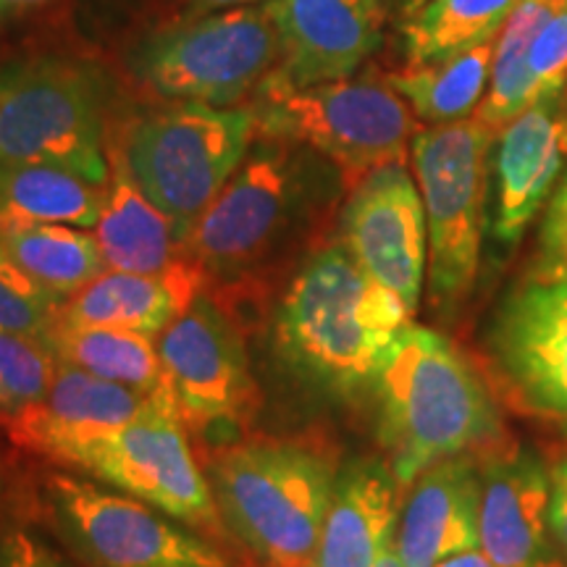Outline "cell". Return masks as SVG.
Instances as JSON below:
<instances>
[{
  "instance_id": "obj_1",
  "label": "cell",
  "mask_w": 567,
  "mask_h": 567,
  "mask_svg": "<svg viewBox=\"0 0 567 567\" xmlns=\"http://www.w3.org/2000/svg\"><path fill=\"white\" fill-rule=\"evenodd\" d=\"M413 310L363 268L342 243L318 247L284 289L271 347L289 379L323 400L373 394Z\"/></svg>"
},
{
  "instance_id": "obj_2",
  "label": "cell",
  "mask_w": 567,
  "mask_h": 567,
  "mask_svg": "<svg viewBox=\"0 0 567 567\" xmlns=\"http://www.w3.org/2000/svg\"><path fill=\"white\" fill-rule=\"evenodd\" d=\"M375 434L396 484L452 457L502 450L499 410L471 360L434 329L410 323L375 384Z\"/></svg>"
},
{
  "instance_id": "obj_3",
  "label": "cell",
  "mask_w": 567,
  "mask_h": 567,
  "mask_svg": "<svg viewBox=\"0 0 567 567\" xmlns=\"http://www.w3.org/2000/svg\"><path fill=\"white\" fill-rule=\"evenodd\" d=\"M342 174L292 140L255 137L243 166L189 239L205 281L243 284L300 243Z\"/></svg>"
},
{
  "instance_id": "obj_4",
  "label": "cell",
  "mask_w": 567,
  "mask_h": 567,
  "mask_svg": "<svg viewBox=\"0 0 567 567\" xmlns=\"http://www.w3.org/2000/svg\"><path fill=\"white\" fill-rule=\"evenodd\" d=\"M337 471L313 444L260 439L213 452L205 478L226 534L271 567H310Z\"/></svg>"
},
{
  "instance_id": "obj_5",
  "label": "cell",
  "mask_w": 567,
  "mask_h": 567,
  "mask_svg": "<svg viewBox=\"0 0 567 567\" xmlns=\"http://www.w3.org/2000/svg\"><path fill=\"white\" fill-rule=\"evenodd\" d=\"M111 82L95 63L30 55L0 63V163L66 168L109 187Z\"/></svg>"
},
{
  "instance_id": "obj_6",
  "label": "cell",
  "mask_w": 567,
  "mask_h": 567,
  "mask_svg": "<svg viewBox=\"0 0 567 567\" xmlns=\"http://www.w3.org/2000/svg\"><path fill=\"white\" fill-rule=\"evenodd\" d=\"M19 446L158 507L184 526L224 536L208 478L197 465L172 394L137 421L101 431L40 434Z\"/></svg>"
},
{
  "instance_id": "obj_7",
  "label": "cell",
  "mask_w": 567,
  "mask_h": 567,
  "mask_svg": "<svg viewBox=\"0 0 567 567\" xmlns=\"http://www.w3.org/2000/svg\"><path fill=\"white\" fill-rule=\"evenodd\" d=\"M260 137L292 140L323 155L350 189L389 163H408L415 116L386 76L365 71L313 87H260L250 105Z\"/></svg>"
},
{
  "instance_id": "obj_8",
  "label": "cell",
  "mask_w": 567,
  "mask_h": 567,
  "mask_svg": "<svg viewBox=\"0 0 567 567\" xmlns=\"http://www.w3.org/2000/svg\"><path fill=\"white\" fill-rule=\"evenodd\" d=\"M255 137L250 109L176 103L134 122L122 153L142 193L172 218L189 247L197 224L243 166Z\"/></svg>"
},
{
  "instance_id": "obj_9",
  "label": "cell",
  "mask_w": 567,
  "mask_h": 567,
  "mask_svg": "<svg viewBox=\"0 0 567 567\" xmlns=\"http://www.w3.org/2000/svg\"><path fill=\"white\" fill-rule=\"evenodd\" d=\"M494 140L473 116L421 130L410 145L429 226V297L442 316L455 313L476 284Z\"/></svg>"
},
{
  "instance_id": "obj_10",
  "label": "cell",
  "mask_w": 567,
  "mask_h": 567,
  "mask_svg": "<svg viewBox=\"0 0 567 567\" xmlns=\"http://www.w3.org/2000/svg\"><path fill=\"white\" fill-rule=\"evenodd\" d=\"M279 55L271 13L266 3H250L153 34L134 55V69L168 101L234 109L258 95Z\"/></svg>"
},
{
  "instance_id": "obj_11",
  "label": "cell",
  "mask_w": 567,
  "mask_h": 567,
  "mask_svg": "<svg viewBox=\"0 0 567 567\" xmlns=\"http://www.w3.org/2000/svg\"><path fill=\"white\" fill-rule=\"evenodd\" d=\"M40 494L51 526L95 567H231L200 530L92 478L45 473Z\"/></svg>"
},
{
  "instance_id": "obj_12",
  "label": "cell",
  "mask_w": 567,
  "mask_h": 567,
  "mask_svg": "<svg viewBox=\"0 0 567 567\" xmlns=\"http://www.w3.org/2000/svg\"><path fill=\"white\" fill-rule=\"evenodd\" d=\"M168 392L187 434H237L258 410L245 339L224 305L200 292L158 337Z\"/></svg>"
},
{
  "instance_id": "obj_13",
  "label": "cell",
  "mask_w": 567,
  "mask_h": 567,
  "mask_svg": "<svg viewBox=\"0 0 567 567\" xmlns=\"http://www.w3.org/2000/svg\"><path fill=\"white\" fill-rule=\"evenodd\" d=\"M486 350L507 400L567 434V274L536 260L496 308Z\"/></svg>"
},
{
  "instance_id": "obj_14",
  "label": "cell",
  "mask_w": 567,
  "mask_h": 567,
  "mask_svg": "<svg viewBox=\"0 0 567 567\" xmlns=\"http://www.w3.org/2000/svg\"><path fill=\"white\" fill-rule=\"evenodd\" d=\"M339 231L354 264L415 313L429 271V226L405 163H389L352 184Z\"/></svg>"
},
{
  "instance_id": "obj_15",
  "label": "cell",
  "mask_w": 567,
  "mask_h": 567,
  "mask_svg": "<svg viewBox=\"0 0 567 567\" xmlns=\"http://www.w3.org/2000/svg\"><path fill=\"white\" fill-rule=\"evenodd\" d=\"M279 34V66L264 87H313L354 76L381 45L379 0H264Z\"/></svg>"
},
{
  "instance_id": "obj_16",
  "label": "cell",
  "mask_w": 567,
  "mask_h": 567,
  "mask_svg": "<svg viewBox=\"0 0 567 567\" xmlns=\"http://www.w3.org/2000/svg\"><path fill=\"white\" fill-rule=\"evenodd\" d=\"M492 168V231L515 245L567 172V87L536 95L496 134Z\"/></svg>"
},
{
  "instance_id": "obj_17",
  "label": "cell",
  "mask_w": 567,
  "mask_h": 567,
  "mask_svg": "<svg viewBox=\"0 0 567 567\" xmlns=\"http://www.w3.org/2000/svg\"><path fill=\"white\" fill-rule=\"evenodd\" d=\"M551 476L528 450L481 457L478 547L494 567H530L544 559Z\"/></svg>"
},
{
  "instance_id": "obj_18",
  "label": "cell",
  "mask_w": 567,
  "mask_h": 567,
  "mask_svg": "<svg viewBox=\"0 0 567 567\" xmlns=\"http://www.w3.org/2000/svg\"><path fill=\"white\" fill-rule=\"evenodd\" d=\"M396 520L394 551L405 567H436L478 547L481 457H452L413 481Z\"/></svg>"
},
{
  "instance_id": "obj_19",
  "label": "cell",
  "mask_w": 567,
  "mask_h": 567,
  "mask_svg": "<svg viewBox=\"0 0 567 567\" xmlns=\"http://www.w3.org/2000/svg\"><path fill=\"white\" fill-rule=\"evenodd\" d=\"M396 486L381 460L360 457L339 467L310 567H375L394 547Z\"/></svg>"
},
{
  "instance_id": "obj_20",
  "label": "cell",
  "mask_w": 567,
  "mask_h": 567,
  "mask_svg": "<svg viewBox=\"0 0 567 567\" xmlns=\"http://www.w3.org/2000/svg\"><path fill=\"white\" fill-rule=\"evenodd\" d=\"M200 292L205 276L189 258L166 274L105 271L61 305L59 323L161 337Z\"/></svg>"
},
{
  "instance_id": "obj_21",
  "label": "cell",
  "mask_w": 567,
  "mask_h": 567,
  "mask_svg": "<svg viewBox=\"0 0 567 567\" xmlns=\"http://www.w3.org/2000/svg\"><path fill=\"white\" fill-rule=\"evenodd\" d=\"M111 176L105 187L101 221L95 239L101 245L109 271L166 274L189 258V247L176 231L172 218L155 208L140 189L126 166L122 147L109 151Z\"/></svg>"
},
{
  "instance_id": "obj_22",
  "label": "cell",
  "mask_w": 567,
  "mask_h": 567,
  "mask_svg": "<svg viewBox=\"0 0 567 567\" xmlns=\"http://www.w3.org/2000/svg\"><path fill=\"white\" fill-rule=\"evenodd\" d=\"M168 384L161 392H140V389L116 384V381L92 375L82 368L61 363L45 402L30 413L6 423L11 442H24L40 434H74V431L118 429L137 421L168 396Z\"/></svg>"
},
{
  "instance_id": "obj_23",
  "label": "cell",
  "mask_w": 567,
  "mask_h": 567,
  "mask_svg": "<svg viewBox=\"0 0 567 567\" xmlns=\"http://www.w3.org/2000/svg\"><path fill=\"white\" fill-rule=\"evenodd\" d=\"M105 187L66 168L40 163H0V226L69 224L95 229Z\"/></svg>"
},
{
  "instance_id": "obj_24",
  "label": "cell",
  "mask_w": 567,
  "mask_h": 567,
  "mask_svg": "<svg viewBox=\"0 0 567 567\" xmlns=\"http://www.w3.org/2000/svg\"><path fill=\"white\" fill-rule=\"evenodd\" d=\"M0 247L61 302L109 271L95 234L69 224L0 226Z\"/></svg>"
},
{
  "instance_id": "obj_25",
  "label": "cell",
  "mask_w": 567,
  "mask_h": 567,
  "mask_svg": "<svg viewBox=\"0 0 567 567\" xmlns=\"http://www.w3.org/2000/svg\"><path fill=\"white\" fill-rule=\"evenodd\" d=\"M494 42L429 63H408L386 80L429 126H446L476 116L492 74Z\"/></svg>"
},
{
  "instance_id": "obj_26",
  "label": "cell",
  "mask_w": 567,
  "mask_h": 567,
  "mask_svg": "<svg viewBox=\"0 0 567 567\" xmlns=\"http://www.w3.org/2000/svg\"><path fill=\"white\" fill-rule=\"evenodd\" d=\"M48 344L61 363L76 365L101 379L151 394L166 389L158 344L153 337L105 326L55 323Z\"/></svg>"
},
{
  "instance_id": "obj_27",
  "label": "cell",
  "mask_w": 567,
  "mask_h": 567,
  "mask_svg": "<svg viewBox=\"0 0 567 567\" xmlns=\"http://www.w3.org/2000/svg\"><path fill=\"white\" fill-rule=\"evenodd\" d=\"M520 0H429L402 21L408 63H429L496 40Z\"/></svg>"
},
{
  "instance_id": "obj_28",
  "label": "cell",
  "mask_w": 567,
  "mask_h": 567,
  "mask_svg": "<svg viewBox=\"0 0 567 567\" xmlns=\"http://www.w3.org/2000/svg\"><path fill=\"white\" fill-rule=\"evenodd\" d=\"M563 3L565 0H520L513 17L496 34L488 87L476 111L478 122L494 134L505 130L517 113H523V109L534 101L528 82L530 45H534L538 30Z\"/></svg>"
},
{
  "instance_id": "obj_29",
  "label": "cell",
  "mask_w": 567,
  "mask_h": 567,
  "mask_svg": "<svg viewBox=\"0 0 567 567\" xmlns=\"http://www.w3.org/2000/svg\"><path fill=\"white\" fill-rule=\"evenodd\" d=\"M55 368L59 358L48 339L0 329V421L9 423L42 405Z\"/></svg>"
},
{
  "instance_id": "obj_30",
  "label": "cell",
  "mask_w": 567,
  "mask_h": 567,
  "mask_svg": "<svg viewBox=\"0 0 567 567\" xmlns=\"http://www.w3.org/2000/svg\"><path fill=\"white\" fill-rule=\"evenodd\" d=\"M61 305L0 247V329L48 339L59 323Z\"/></svg>"
},
{
  "instance_id": "obj_31",
  "label": "cell",
  "mask_w": 567,
  "mask_h": 567,
  "mask_svg": "<svg viewBox=\"0 0 567 567\" xmlns=\"http://www.w3.org/2000/svg\"><path fill=\"white\" fill-rule=\"evenodd\" d=\"M530 95L567 87V0L536 34L528 53Z\"/></svg>"
},
{
  "instance_id": "obj_32",
  "label": "cell",
  "mask_w": 567,
  "mask_h": 567,
  "mask_svg": "<svg viewBox=\"0 0 567 567\" xmlns=\"http://www.w3.org/2000/svg\"><path fill=\"white\" fill-rule=\"evenodd\" d=\"M0 567H74L61 549L30 528L6 523L0 530Z\"/></svg>"
},
{
  "instance_id": "obj_33",
  "label": "cell",
  "mask_w": 567,
  "mask_h": 567,
  "mask_svg": "<svg viewBox=\"0 0 567 567\" xmlns=\"http://www.w3.org/2000/svg\"><path fill=\"white\" fill-rule=\"evenodd\" d=\"M538 264L567 274V172L544 205V221L538 229Z\"/></svg>"
},
{
  "instance_id": "obj_34",
  "label": "cell",
  "mask_w": 567,
  "mask_h": 567,
  "mask_svg": "<svg viewBox=\"0 0 567 567\" xmlns=\"http://www.w3.org/2000/svg\"><path fill=\"white\" fill-rule=\"evenodd\" d=\"M549 528L555 530L557 542L567 551V457L551 473V496H549Z\"/></svg>"
},
{
  "instance_id": "obj_35",
  "label": "cell",
  "mask_w": 567,
  "mask_h": 567,
  "mask_svg": "<svg viewBox=\"0 0 567 567\" xmlns=\"http://www.w3.org/2000/svg\"><path fill=\"white\" fill-rule=\"evenodd\" d=\"M436 567H494L492 563H488V557L484 555V551H463V555H455L450 559H444V563H439Z\"/></svg>"
},
{
  "instance_id": "obj_36",
  "label": "cell",
  "mask_w": 567,
  "mask_h": 567,
  "mask_svg": "<svg viewBox=\"0 0 567 567\" xmlns=\"http://www.w3.org/2000/svg\"><path fill=\"white\" fill-rule=\"evenodd\" d=\"M42 3H48V0H0V17L34 9V6H42Z\"/></svg>"
},
{
  "instance_id": "obj_37",
  "label": "cell",
  "mask_w": 567,
  "mask_h": 567,
  "mask_svg": "<svg viewBox=\"0 0 567 567\" xmlns=\"http://www.w3.org/2000/svg\"><path fill=\"white\" fill-rule=\"evenodd\" d=\"M200 9H231V6H250L258 0H195Z\"/></svg>"
},
{
  "instance_id": "obj_38",
  "label": "cell",
  "mask_w": 567,
  "mask_h": 567,
  "mask_svg": "<svg viewBox=\"0 0 567 567\" xmlns=\"http://www.w3.org/2000/svg\"><path fill=\"white\" fill-rule=\"evenodd\" d=\"M375 567H405V565H402V559L396 557V551L392 547V549H386L384 555H381V559L375 563Z\"/></svg>"
},
{
  "instance_id": "obj_39",
  "label": "cell",
  "mask_w": 567,
  "mask_h": 567,
  "mask_svg": "<svg viewBox=\"0 0 567 567\" xmlns=\"http://www.w3.org/2000/svg\"><path fill=\"white\" fill-rule=\"evenodd\" d=\"M423 3H429V0H400V11H402V19L413 17V13L421 9Z\"/></svg>"
},
{
  "instance_id": "obj_40",
  "label": "cell",
  "mask_w": 567,
  "mask_h": 567,
  "mask_svg": "<svg viewBox=\"0 0 567 567\" xmlns=\"http://www.w3.org/2000/svg\"><path fill=\"white\" fill-rule=\"evenodd\" d=\"M530 567H563L559 563H547V559H538L536 565H530Z\"/></svg>"
}]
</instances>
